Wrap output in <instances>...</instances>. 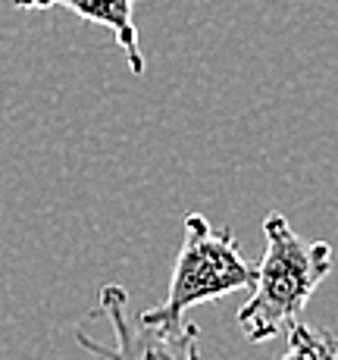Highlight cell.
<instances>
[{
  "mask_svg": "<svg viewBox=\"0 0 338 360\" xmlns=\"http://www.w3.org/2000/svg\"><path fill=\"white\" fill-rule=\"evenodd\" d=\"M266 251L254 266L251 297L238 307V329L247 342H270L279 332L301 323L307 301L320 282L332 273V245L301 238L282 213H266L264 219Z\"/></svg>",
  "mask_w": 338,
  "mask_h": 360,
  "instance_id": "cell-1",
  "label": "cell"
},
{
  "mask_svg": "<svg viewBox=\"0 0 338 360\" xmlns=\"http://www.w3.org/2000/svg\"><path fill=\"white\" fill-rule=\"evenodd\" d=\"M254 285V263L241 254L229 226L216 229L204 213L191 210L182 219V248L176 254L167 301L144 310L154 323H182L197 304Z\"/></svg>",
  "mask_w": 338,
  "mask_h": 360,
  "instance_id": "cell-2",
  "label": "cell"
},
{
  "mask_svg": "<svg viewBox=\"0 0 338 360\" xmlns=\"http://www.w3.org/2000/svg\"><path fill=\"white\" fill-rule=\"evenodd\" d=\"M98 314L110 320L116 345L107 348L82 329L75 332V342L100 360H204L201 329L195 323H154L141 314H129V295L116 282L100 288Z\"/></svg>",
  "mask_w": 338,
  "mask_h": 360,
  "instance_id": "cell-3",
  "label": "cell"
},
{
  "mask_svg": "<svg viewBox=\"0 0 338 360\" xmlns=\"http://www.w3.org/2000/svg\"><path fill=\"white\" fill-rule=\"evenodd\" d=\"M135 4L138 0H13L16 10H51L63 6L82 16L85 22H94L113 34L119 51L126 53V63L135 75L144 72V53L138 44V25H135Z\"/></svg>",
  "mask_w": 338,
  "mask_h": 360,
  "instance_id": "cell-4",
  "label": "cell"
},
{
  "mask_svg": "<svg viewBox=\"0 0 338 360\" xmlns=\"http://www.w3.org/2000/svg\"><path fill=\"white\" fill-rule=\"evenodd\" d=\"M279 360H338V335L301 320L288 329V348Z\"/></svg>",
  "mask_w": 338,
  "mask_h": 360,
  "instance_id": "cell-5",
  "label": "cell"
}]
</instances>
